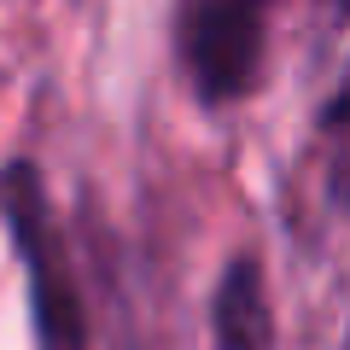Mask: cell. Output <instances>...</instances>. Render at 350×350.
<instances>
[{"label": "cell", "mask_w": 350, "mask_h": 350, "mask_svg": "<svg viewBox=\"0 0 350 350\" xmlns=\"http://www.w3.org/2000/svg\"><path fill=\"white\" fill-rule=\"evenodd\" d=\"M0 228L24 262V298H29V333L36 350H88V310L76 292L70 239L53 216L47 181L36 158L0 163Z\"/></svg>", "instance_id": "6da1fadb"}, {"label": "cell", "mask_w": 350, "mask_h": 350, "mask_svg": "<svg viewBox=\"0 0 350 350\" xmlns=\"http://www.w3.org/2000/svg\"><path fill=\"white\" fill-rule=\"evenodd\" d=\"M280 0H175V53L204 111L251 100L269 64Z\"/></svg>", "instance_id": "7a4b0ae2"}, {"label": "cell", "mask_w": 350, "mask_h": 350, "mask_svg": "<svg viewBox=\"0 0 350 350\" xmlns=\"http://www.w3.org/2000/svg\"><path fill=\"white\" fill-rule=\"evenodd\" d=\"M211 350H280L275 298H269V269L257 251H234L211 286Z\"/></svg>", "instance_id": "3957f363"}, {"label": "cell", "mask_w": 350, "mask_h": 350, "mask_svg": "<svg viewBox=\"0 0 350 350\" xmlns=\"http://www.w3.org/2000/svg\"><path fill=\"white\" fill-rule=\"evenodd\" d=\"M321 6H327V12H333V18H345V0H321Z\"/></svg>", "instance_id": "277c9868"}]
</instances>
